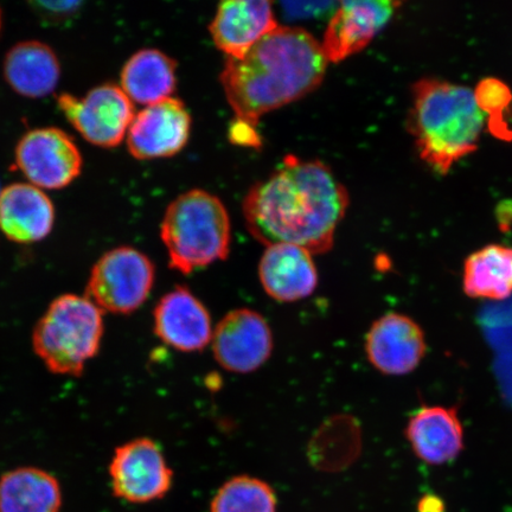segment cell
<instances>
[{"label":"cell","mask_w":512,"mask_h":512,"mask_svg":"<svg viewBox=\"0 0 512 512\" xmlns=\"http://www.w3.org/2000/svg\"><path fill=\"white\" fill-rule=\"evenodd\" d=\"M349 194L328 165L287 156L243 202L249 233L266 246L287 243L311 254L329 252Z\"/></svg>","instance_id":"6da1fadb"},{"label":"cell","mask_w":512,"mask_h":512,"mask_svg":"<svg viewBox=\"0 0 512 512\" xmlns=\"http://www.w3.org/2000/svg\"><path fill=\"white\" fill-rule=\"evenodd\" d=\"M328 64L309 32L278 27L241 59H227L220 81L236 119L256 126L262 115L315 91Z\"/></svg>","instance_id":"7a4b0ae2"},{"label":"cell","mask_w":512,"mask_h":512,"mask_svg":"<svg viewBox=\"0 0 512 512\" xmlns=\"http://www.w3.org/2000/svg\"><path fill=\"white\" fill-rule=\"evenodd\" d=\"M486 117L469 87L421 79L412 88L408 131L425 163L447 175L454 163L478 149Z\"/></svg>","instance_id":"3957f363"},{"label":"cell","mask_w":512,"mask_h":512,"mask_svg":"<svg viewBox=\"0 0 512 512\" xmlns=\"http://www.w3.org/2000/svg\"><path fill=\"white\" fill-rule=\"evenodd\" d=\"M160 235L172 270L190 274L227 259L232 227L220 198L191 190L170 204Z\"/></svg>","instance_id":"277c9868"},{"label":"cell","mask_w":512,"mask_h":512,"mask_svg":"<svg viewBox=\"0 0 512 512\" xmlns=\"http://www.w3.org/2000/svg\"><path fill=\"white\" fill-rule=\"evenodd\" d=\"M104 312L78 294L57 297L38 320L32 347L51 373L78 377L100 351Z\"/></svg>","instance_id":"5b68a950"},{"label":"cell","mask_w":512,"mask_h":512,"mask_svg":"<svg viewBox=\"0 0 512 512\" xmlns=\"http://www.w3.org/2000/svg\"><path fill=\"white\" fill-rule=\"evenodd\" d=\"M156 268L138 249L118 247L96 261L89 275L86 297L102 312L131 315L149 298Z\"/></svg>","instance_id":"8992f818"},{"label":"cell","mask_w":512,"mask_h":512,"mask_svg":"<svg viewBox=\"0 0 512 512\" xmlns=\"http://www.w3.org/2000/svg\"><path fill=\"white\" fill-rule=\"evenodd\" d=\"M57 104L83 139L104 149L120 145L136 117L133 102L111 83L93 88L83 98L61 94Z\"/></svg>","instance_id":"52a82bcc"},{"label":"cell","mask_w":512,"mask_h":512,"mask_svg":"<svg viewBox=\"0 0 512 512\" xmlns=\"http://www.w3.org/2000/svg\"><path fill=\"white\" fill-rule=\"evenodd\" d=\"M15 163L29 184L41 190L67 188L82 171V156L74 140L60 128L32 130L19 140Z\"/></svg>","instance_id":"ba28073f"},{"label":"cell","mask_w":512,"mask_h":512,"mask_svg":"<svg viewBox=\"0 0 512 512\" xmlns=\"http://www.w3.org/2000/svg\"><path fill=\"white\" fill-rule=\"evenodd\" d=\"M110 477L115 496L130 503H149L168 494L174 472L155 441L139 438L115 450Z\"/></svg>","instance_id":"9c48e42d"},{"label":"cell","mask_w":512,"mask_h":512,"mask_svg":"<svg viewBox=\"0 0 512 512\" xmlns=\"http://www.w3.org/2000/svg\"><path fill=\"white\" fill-rule=\"evenodd\" d=\"M211 343L217 363L236 374L258 370L273 351L270 325L259 312L251 309L227 313L217 324Z\"/></svg>","instance_id":"30bf717a"},{"label":"cell","mask_w":512,"mask_h":512,"mask_svg":"<svg viewBox=\"0 0 512 512\" xmlns=\"http://www.w3.org/2000/svg\"><path fill=\"white\" fill-rule=\"evenodd\" d=\"M191 115L181 100L165 99L146 106L134 117L126 142L139 160L169 158L188 144Z\"/></svg>","instance_id":"8fae6325"},{"label":"cell","mask_w":512,"mask_h":512,"mask_svg":"<svg viewBox=\"0 0 512 512\" xmlns=\"http://www.w3.org/2000/svg\"><path fill=\"white\" fill-rule=\"evenodd\" d=\"M400 6V2L373 0L338 3L320 43L326 60L338 63L360 53L386 27Z\"/></svg>","instance_id":"7c38bea8"},{"label":"cell","mask_w":512,"mask_h":512,"mask_svg":"<svg viewBox=\"0 0 512 512\" xmlns=\"http://www.w3.org/2000/svg\"><path fill=\"white\" fill-rule=\"evenodd\" d=\"M426 339L411 317L390 312L371 325L366 338L368 360L382 374L412 373L426 354Z\"/></svg>","instance_id":"4fadbf2b"},{"label":"cell","mask_w":512,"mask_h":512,"mask_svg":"<svg viewBox=\"0 0 512 512\" xmlns=\"http://www.w3.org/2000/svg\"><path fill=\"white\" fill-rule=\"evenodd\" d=\"M153 324L160 341L182 352L206 349L214 335L207 307L189 288L182 286L159 300L153 312Z\"/></svg>","instance_id":"5bb4252c"},{"label":"cell","mask_w":512,"mask_h":512,"mask_svg":"<svg viewBox=\"0 0 512 512\" xmlns=\"http://www.w3.org/2000/svg\"><path fill=\"white\" fill-rule=\"evenodd\" d=\"M278 27L272 3L233 0L219 5L209 30L216 47L227 59H241Z\"/></svg>","instance_id":"9a60e30c"},{"label":"cell","mask_w":512,"mask_h":512,"mask_svg":"<svg viewBox=\"0 0 512 512\" xmlns=\"http://www.w3.org/2000/svg\"><path fill=\"white\" fill-rule=\"evenodd\" d=\"M259 278L265 292L280 303L310 297L318 286V272L312 254L287 243L267 246L259 264Z\"/></svg>","instance_id":"2e32d148"},{"label":"cell","mask_w":512,"mask_h":512,"mask_svg":"<svg viewBox=\"0 0 512 512\" xmlns=\"http://www.w3.org/2000/svg\"><path fill=\"white\" fill-rule=\"evenodd\" d=\"M55 223L53 202L29 183H15L0 192V232L22 245L40 242Z\"/></svg>","instance_id":"e0dca14e"},{"label":"cell","mask_w":512,"mask_h":512,"mask_svg":"<svg viewBox=\"0 0 512 512\" xmlns=\"http://www.w3.org/2000/svg\"><path fill=\"white\" fill-rule=\"evenodd\" d=\"M406 437L418 458L430 465L453 462L464 448L457 408L422 407L409 419Z\"/></svg>","instance_id":"ac0fdd59"},{"label":"cell","mask_w":512,"mask_h":512,"mask_svg":"<svg viewBox=\"0 0 512 512\" xmlns=\"http://www.w3.org/2000/svg\"><path fill=\"white\" fill-rule=\"evenodd\" d=\"M4 78L25 98L41 99L55 91L61 78V64L54 50L38 41L16 44L6 54Z\"/></svg>","instance_id":"d6986e66"},{"label":"cell","mask_w":512,"mask_h":512,"mask_svg":"<svg viewBox=\"0 0 512 512\" xmlns=\"http://www.w3.org/2000/svg\"><path fill=\"white\" fill-rule=\"evenodd\" d=\"M177 64L157 49H143L125 63L120 88L133 104L150 106L172 98Z\"/></svg>","instance_id":"ffe728a7"},{"label":"cell","mask_w":512,"mask_h":512,"mask_svg":"<svg viewBox=\"0 0 512 512\" xmlns=\"http://www.w3.org/2000/svg\"><path fill=\"white\" fill-rule=\"evenodd\" d=\"M62 490L49 472L18 467L0 478V512H60Z\"/></svg>","instance_id":"44dd1931"},{"label":"cell","mask_w":512,"mask_h":512,"mask_svg":"<svg viewBox=\"0 0 512 512\" xmlns=\"http://www.w3.org/2000/svg\"><path fill=\"white\" fill-rule=\"evenodd\" d=\"M464 292L476 299L503 300L512 294V248L486 246L464 266Z\"/></svg>","instance_id":"7402d4cb"},{"label":"cell","mask_w":512,"mask_h":512,"mask_svg":"<svg viewBox=\"0 0 512 512\" xmlns=\"http://www.w3.org/2000/svg\"><path fill=\"white\" fill-rule=\"evenodd\" d=\"M210 512H277V498L264 480L234 477L217 491Z\"/></svg>","instance_id":"603a6c76"},{"label":"cell","mask_w":512,"mask_h":512,"mask_svg":"<svg viewBox=\"0 0 512 512\" xmlns=\"http://www.w3.org/2000/svg\"><path fill=\"white\" fill-rule=\"evenodd\" d=\"M473 92L492 136L504 142H512V130L505 120V112L512 102L509 86L501 80L486 78L478 83Z\"/></svg>","instance_id":"cb8c5ba5"},{"label":"cell","mask_w":512,"mask_h":512,"mask_svg":"<svg viewBox=\"0 0 512 512\" xmlns=\"http://www.w3.org/2000/svg\"><path fill=\"white\" fill-rule=\"evenodd\" d=\"M35 11L41 18L50 23L68 21L79 11V2H40L34 3Z\"/></svg>","instance_id":"d4e9b609"},{"label":"cell","mask_w":512,"mask_h":512,"mask_svg":"<svg viewBox=\"0 0 512 512\" xmlns=\"http://www.w3.org/2000/svg\"><path fill=\"white\" fill-rule=\"evenodd\" d=\"M229 138L234 144L242 146H259L261 140L258 132H256V126L245 123L236 119L235 124L229 128Z\"/></svg>","instance_id":"484cf974"},{"label":"cell","mask_w":512,"mask_h":512,"mask_svg":"<svg viewBox=\"0 0 512 512\" xmlns=\"http://www.w3.org/2000/svg\"><path fill=\"white\" fill-rule=\"evenodd\" d=\"M443 499L437 495H425L418 503V512H445Z\"/></svg>","instance_id":"4316f807"},{"label":"cell","mask_w":512,"mask_h":512,"mask_svg":"<svg viewBox=\"0 0 512 512\" xmlns=\"http://www.w3.org/2000/svg\"><path fill=\"white\" fill-rule=\"evenodd\" d=\"M2 190H3V189H2V188H0V192H2Z\"/></svg>","instance_id":"83f0119b"}]
</instances>
